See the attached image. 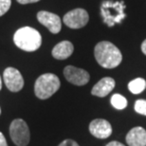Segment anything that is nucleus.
<instances>
[{
    "instance_id": "f257e3e1",
    "label": "nucleus",
    "mask_w": 146,
    "mask_h": 146,
    "mask_svg": "<svg viewBox=\"0 0 146 146\" xmlns=\"http://www.w3.org/2000/svg\"><path fill=\"white\" fill-rule=\"evenodd\" d=\"M95 59L101 66L104 68H115L122 61L121 50L108 41L98 43L94 49Z\"/></svg>"
},
{
    "instance_id": "f03ea898",
    "label": "nucleus",
    "mask_w": 146,
    "mask_h": 146,
    "mask_svg": "<svg viewBox=\"0 0 146 146\" xmlns=\"http://www.w3.org/2000/svg\"><path fill=\"white\" fill-rule=\"evenodd\" d=\"M13 42L17 48L22 50L31 52L35 51L41 46L42 37L39 31L31 27H23L15 31Z\"/></svg>"
},
{
    "instance_id": "7ed1b4c3",
    "label": "nucleus",
    "mask_w": 146,
    "mask_h": 146,
    "mask_svg": "<svg viewBox=\"0 0 146 146\" xmlns=\"http://www.w3.org/2000/svg\"><path fill=\"white\" fill-rule=\"evenodd\" d=\"M59 78L52 73H46L38 77L34 84V93L41 100H46L51 97L60 88Z\"/></svg>"
},
{
    "instance_id": "20e7f679",
    "label": "nucleus",
    "mask_w": 146,
    "mask_h": 146,
    "mask_svg": "<svg viewBox=\"0 0 146 146\" xmlns=\"http://www.w3.org/2000/svg\"><path fill=\"white\" fill-rule=\"evenodd\" d=\"M124 10L125 4L123 1H104L101 6V14L104 22L108 27H113L116 23H121L125 18Z\"/></svg>"
},
{
    "instance_id": "39448f33",
    "label": "nucleus",
    "mask_w": 146,
    "mask_h": 146,
    "mask_svg": "<svg viewBox=\"0 0 146 146\" xmlns=\"http://www.w3.org/2000/svg\"><path fill=\"white\" fill-rule=\"evenodd\" d=\"M10 135L11 141L17 146H27L31 139L29 126L27 122L22 119H16L11 121Z\"/></svg>"
},
{
    "instance_id": "423d86ee",
    "label": "nucleus",
    "mask_w": 146,
    "mask_h": 146,
    "mask_svg": "<svg viewBox=\"0 0 146 146\" xmlns=\"http://www.w3.org/2000/svg\"><path fill=\"white\" fill-rule=\"evenodd\" d=\"M89 20L87 11L84 9H75L65 14L63 18L64 23L70 29H81L84 27Z\"/></svg>"
},
{
    "instance_id": "0eeeda50",
    "label": "nucleus",
    "mask_w": 146,
    "mask_h": 146,
    "mask_svg": "<svg viewBox=\"0 0 146 146\" xmlns=\"http://www.w3.org/2000/svg\"><path fill=\"white\" fill-rule=\"evenodd\" d=\"M3 79L7 88L11 92H18L24 86V79L18 69L7 68L3 73Z\"/></svg>"
},
{
    "instance_id": "6e6552de",
    "label": "nucleus",
    "mask_w": 146,
    "mask_h": 146,
    "mask_svg": "<svg viewBox=\"0 0 146 146\" xmlns=\"http://www.w3.org/2000/svg\"><path fill=\"white\" fill-rule=\"evenodd\" d=\"M64 75L69 83L75 86H84L89 82L90 75L84 69L75 68L73 66H68L64 69Z\"/></svg>"
},
{
    "instance_id": "1a4fd4ad",
    "label": "nucleus",
    "mask_w": 146,
    "mask_h": 146,
    "mask_svg": "<svg viewBox=\"0 0 146 146\" xmlns=\"http://www.w3.org/2000/svg\"><path fill=\"white\" fill-rule=\"evenodd\" d=\"M37 19L51 33L56 34L61 31L62 23H61L60 17L57 14L46 11H41L37 13Z\"/></svg>"
},
{
    "instance_id": "9d476101",
    "label": "nucleus",
    "mask_w": 146,
    "mask_h": 146,
    "mask_svg": "<svg viewBox=\"0 0 146 146\" xmlns=\"http://www.w3.org/2000/svg\"><path fill=\"white\" fill-rule=\"evenodd\" d=\"M89 132L97 139H106L112 134L110 122L104 119H96L89 123Z\"/></svg>"
},
{
    "instance_id": "9b49d317",
    "label": "nucleus",
    "mask_w": 146,
    "mask_h": 146,
    "mask_svg": "<svg viewBox=\"0 0 146 146\" xmlns=\"http://www.w3.org/2000/svg\"><path fill=\"white\" fill-rule=\"evenodd\" d=\"M115 80L111 77H104L100 80L91 89V94L93 96L104 98L109 94L115 87Z\"/></svg>"
},
{
    "instance_id": "f8f14e48",
    "label": "nucleus",
    "mask_w": 146,
    "mask_h": 146,
    "mask_svg": "<svg viewBox=\"0 0 146 146\" xmlns=\"http://www.w3.org/2000/svg\"><path fill=\"white\" fill-rule=\"evenodd\" d=\"M125 139L129 146H146V130L141 126L134 127L127 133Z\"/></svg>"
},
{
    "instance_id": "ddd939ff",
    "label": "nucleus",
    "mask_w": 146,
    "mask_h": 146,
    "mask_svg": "<svg viewBox=\"0 0 146 146\" xmlns=\"http://www.w3.org/2000/svg\"><path fill=\"white\" fill-rule=\"evenodd\" d=\"M74 50L73 44L69 41H62L52 49V56L57 60H65L71 56Z\"/></svg>"
},
{
    "instance_id": "4468645a",
    "label": "nucleus",
    "mask_w": 146,
    "mask_h": 146,
    "mask_svg": "<svg viewBox=\"0 0 146 146\" xmlns=\"http://www.w3.org/2000/svg\"><path fill=\"white\" fill-rule=\"evenodd\" d=\"M146 88V81L142 78L134 79L128 84V89L133 94H141Z\"/></svg>"
},
{
    "instance_id": "2eb2a0df",
    "label": "nucleus",
    "mask_w": 146,
    "mask_h": 146,
    "mask_svg": "<svg viewBox=\"0 0 146 146\" xmlns=\"http://www.w3.org/2000/svg\"><path fill=\"white\" fill-rule=\"evenodd\" d=\"M110 102H111L112 106L119 110H122V109L126 108V106H127V100L125 99V97H123V96L121 94H114L112 97H111Z\"/></svg>"
},
{
    "instance_id": "dca6fc26",
    "label": "nucleus",
    "mask_w": 146,
    "mask_h": 146,
    "mask_svg": "<svg viewBox=\"0 0 146 146\" xmlns=\"http://www.w3.org/2000/svg\"><path fill=\"white\" fill-rule=\"evenodd\" d=\"M134 108H135V111L137 113L146 116V100H143V99L137 100Z\"/></svg>"
},
{
    "instance_id": "f3484780",
    "label": "nucleus",
    "mask_w": 146,
    "mask_h": 146,
    "mask_svg": "<svg viewBox=\"0 0 146 146\" xmlns=\"http://www.w3.org/2000/svg\"><path fill=\"white\" fill-rule=\"evenodd\" d=\"M11 0H0V16L4 15L10 10Z\"/></svg>"
},
{
    "instance_id": "a211bd4d",
    "label": "nucleus",
    "mask_w": 146,
    "mask_h": 146,
    "mask_svg": "<svg viewBox=\"0 0 146 146\" xmlns=\"http://www.w3.org/2000/svg\"><path fill=\"white\" fill-rule=\"evenodd\" d=\"M58 146H80L77 142L73 139H65L64 141H62Z\"/></svg>"
},
{
    "instance_id": "6ab92c4d",
    "label": "nucleus",
    "mask_w": 146,
    "mask_h": 146,
    "mask_svg": "<svg viewBox=\"0 0 146 146\" xmlns=\"http://www.w3.org/2000/svg\"><path fill=\"white\" fill-rule=\"evenodd\" d=\"M0 146H8L7 141H6L4 135L2 132H0Z\"/></svg>"
},
{
    "instance_id": "aec40b11",
    "label": "nucleus",
    "mask_w": 146,
    "mask_h": 146,
    "mask_svg": "<svg viewBox=\"0 0 146 146\" xmlns=\"http://www.w3.org/2000/svg\"><path fill=\"white\" fill-rule=\"evenodd\" d=\"M17 2L20 3V4H30V3H35V2H38L40 1V0H16Z\"/></svg>"
},
{
    "instance_id": "412c9836",
    "label": "nucleus",
    "mask_w": 146,
    "mask_h": 146,
    "mask_svg": "<svg viewBox=\"0 0 146 146\" xmlns=\"http://www.w3.org/2000/svg\"><path fill=\"white\" fill-rule=\"evenodd\" d=\"M106 146H125V145H123L122 143H121V142H119V141H111V142H109V143H107Z\"/></svg>"
},
{
    "instance_id": "4be33fe9",
    "label": "nucleus",
    "mask_w": 146,
    "mask_h": 146,
    "mask_svg": "<svg viewBox=\"0 0 146 146\" xmlns=\"http://www.w3.org/2000/svg\"><path fill=\"white\" fill-rule=\"evenodd\" d=\"M141 51L143 52V54L146 55V39L141 44Z\"/></svg>"
},
{
    "instance_id": "5701e85b",
    "label": "nucleus",
    "mask_w": 146,
    "mask_h": 146,
    "mask_svg": "<svg viewBox=\"0 0 146 146\" xmlns=\"http://www.w3.org/2000/svg\"><path fill=\"white\" fill-rule=\"evenodd\" d=\"M2 88V80H1V77H0V90Z\"/></svg>"
},
{
    "instance_id": "b1692460",
    "label": "nucleus",
    "mask_w": 146,
    "mask_h": 146,
    "mask_svg": "<svg viewBox=\"0 0 146 146\" xmlns=\"http://www.w3.org/2000/svg\"><path fill=\"white\" fill-rule=\"evenodd\" d=\"M0 114H1V108H0Z\"/></svg>"
}]
</instances>
